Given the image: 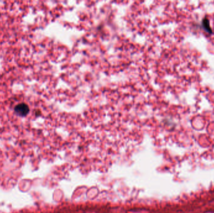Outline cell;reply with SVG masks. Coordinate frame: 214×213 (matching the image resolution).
<instances>
[{
    "mask_svg": "<svg viewBox=\"0 0 214 213\" xmlns=\"http://www.w3.org/2000/svg\"><path fill=\"white\" fill-rule=\"evenodd\" d=\"M29 107L25 103H20L17 104L14 108L15 113L20 116H25L29 113Z\"/></svg>",
    "mask_w": 214,
    "mask_h": 213,
    "instance_id": "obj_1",
    "label": "cell"
},
{
    "mask_svg": "<svg viewBox=\"0 0 214 213\" xmlns=\"http://www.w3.org/2000/svg\"><path fill=\"white\" fill-rule=\"evenodd\" d=\"M202 24H203V28H205V30L208 32L209 33H212V30L211 28L210 27V24H209V21L207 18H204L203 20L202 21Z\"/></svg>",
    "mask_w": 214,
    "mask_h": 213,
    "instance_id": "obj_2",
    "label": "cell"
}]
</instances>
